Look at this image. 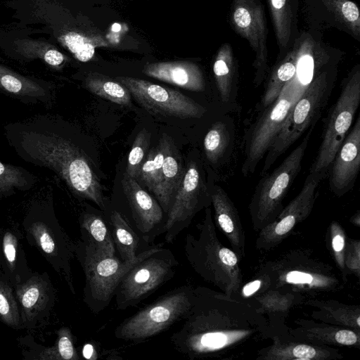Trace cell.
I'll return each instance as SVG.
<instances>
[{"label":"cell","instance_id":"cell-15","mask_svg":"<svg viewBox=\"0 0 360 360\" xmlns=\"http://www.w3.org/2000/svg\"><path fill=\"white\" fill-rule=\"evenodd\" d=\"M326 177L321 173H309L300 192L283 208L275 220L259 231L257 249L270 250L285 239L294 227L311 214L319 191L317 188Z\"/></svg>","mask_w":360,"mask_h":360},{"label":"cell","instance_id":"cell-25","mask_svg":"<svg viewBox=\"0 0 360 360\" xmlns=\"http://www.w3.org/2000/svg\"><path fill=\"white\" fill-rule=\"evenodd\" d=\"M79 224L82 241L100 255H116L110 229L105 215L87 209L80 214Z\"/></svg>","mask_w":360,"mask_h":360},{"label":"cell","instance_id":"cell-20","mask_svg":"<svg viewBox=\"0 0 360 360\" xmlns=\"http://www.w3.org/2000/svg\"><path fill=\"white\" fill-rule=\"evenodd\" d=\"M272 344L258 352L256 360H338L343 358L338 349L273 335Z\"/></svg>","mask_w":360,"mask_h":360},{"label":"cell","instance_id":"cell-35","mask_svg":"<svg viewBox=\"0 0 360 360\" xmlns=\"http://www.w3.org/2000/svg\"><path fill=\"white\" fill-rule=\"evenodd\" d=\"M297 75V63L286 61L274 71L262 95L259 107L264 110L278 97L285 86Z\"/></svg>","mask_w":360,"mask_h":360},{"label":"cell","instance_id":"cell-45","mask_svg":"<svg viewBox=\"0 0 360 360\" xmlns=\"http://www.w3.org/2000/svg\"><path fill=\"white\" fill-rule=\"evenodd\" d=\"M342 13L347 21L352 23L359 22V11L356 5L352 1H346L342 4Z\"/></svg>","mask_w":360,"mask_h":360},{"label":"cell","instance_id":"cell-29","mask_svg":"<svg viewBox=\"0 0 360 360\" xmlns=\"http://www.w3.org/2000/svg\"><path fill=\"white\" fill-rule=\"evenodd\" d=\"M106 217L118 257L131 261L138 254L141 238L117 210H112Z\"/></svg>","mask_w":360,"mask_h":360},{"label":"cell","instance_id":"cell-42","mask_svg":"<svg viewBox=\"0 0 360 360\" xmlns=\"http://www.w3.org/2000/svg\"><path fill=\"white\" fill-rule=\"evenodd\" d=\"M345 265L347 271L357 277L360 275V241L350 239L346 242L345 250Z\"/></svg>","mask_w":360,"mask_h":360},{"label":"cell","instance_id":"cell-46","mask_svg":"<svg viewBox=\"0 0 360 360\" xmlns=\"http://www.w3.org/2000/svg\"><path fill=\"white\" fill-rule=\"evenodd\" d=\"M274 15L278 17L285 11L286 0H271Z\"/></svg>","mask_w":360,"mask_h":360},{"label":"cell","instance_id":"cell-39","mask_svg":"<svg viewBox=\"0 0 360 360\" xmlns=\"http://www.w3.org/2000/svg\"><path fill=\"white\" fill-rule=\"evenodd\" d=\"M150 133L146 129L136 135L128 155L125 173L136 179L140 167L144 161L150 146Z\"/></svg>","mask_w":360,"mask_h":360},{"label":"cell","instance_id":"cell-9","mask_svg":"<svg viewBox=\"0 0 360 360\" xmlns=\"http://www.w3.org/2000/svg\"><path fill=\"white\" fill-rule=\"evenodd\" d=\"M333 89L326 75L312 79L295 101L287 118L266 153L260 176L267 173L276 160L308 129L314 127L328 101Z\"/></svg>","mask_w":360,"mask_h":360},{"label":"cell","instance_id":"cell-4","mask_svg":"<svg viewBox=\"0 0 360 360\" xmlns=\"http://www.w3.org/2000/svg\"><path fill=\"white\" fill-rule=\"evenodd\" d=\"M52 202L51 198L32 202L22 226L28 243L37 248L75 294L71 264L75 243L59 224Z\"/></svg>","mask_w":360,"mask_h":360},{"label":"cell","instance_id":"cell-38","mask_svg":"<svg viewBox=\"0 0 360 360\" xmlns=\"http://www.w3.org/2000/svg\"><path fill=\"white\" fill-rule=\"evenodd\" d=\"M231 55L226 49H221L214 63L213 72L221 101L228 103L233 94V73Z\"/></svg>","mask_w":360,"mask_h":360},{"label":"cell","instance_id":"cell-22","mask_svg":"<svg viewBox=\"0 0 360 360\" xmlns=\"http://www.w3.org/2000/svg\"><path fill=\"white\" fill-rule=\"evenodd\" d=\"M142 72L147 76L187 90L193 91L205 90V84L200 68L190 61L148 63L144 65Z\"/></svg>","mask_w":360,"mask_h":360},{"label":"cell","instance_id":"cell-2","mask_svg":"<svg viewBox=\"0 0 360 360\" xmlns=\"http://www.w3.org/2000/svg\"><path fill=\"white\" fill-rule=\"evenodd\" d=\"M10 147L23 161L53 172L76 196L108 207L103 188L83 150L48 115L4 126Z\"/></svg>","mask_w":360,"mask_h":360},{"label":"cell","instance_id":"cell-3","mask_svg":"<svg viewBox=\"0 0 360 360\" xmlns=\"http://www.w3.org/2000/svg\"><path fill=\"white\" fill-rule=\"evenodd\" d=\"M184 248L190 266L205 282L227 297L238 292L243 282L240 260L219 240L210 207L205 209L204 219L196 225L195 232L186 234Z\"/></svg>","mask_w":360,"mask_h":360},{"label":"cell","instance_id":"cell-8","mask_svg":"<svg viewBox=\"0 0 360 360\" xmlns=\"http://www.w3.org/2000/svg\"><path fill=\"white\" fill-rule=\"evenodd\" d=\"M313 128L302 142L271 174L258 181L249 205L252 225L259 231L273 222L283 210V201L302 168V161Z\"/></svg>","mask_w":360,"mask_h":360},{"label":"cell","instance_id":"cell-44","mask_svg":"<svg viewBox=\"0 0 360 360\" xmlns=\"http://www.w3.org/2000/svg\"><path fill=\"white\" fill-rule=\"evenodd\" d=\"M314 59L309 55L300 58L297 63V74L299 80L304 85H307L313 79Z\"/></svg>","mask_w":360,"mask_h":360},{"label":"cell","instance_id":"cell-1","mask_svg":"<svg viewBox=\"0 0 360 360\" xmlns=\"http://www.w3.org/2000/svg\"><path fill=\"white\" fill-rule=\"evenodd\" d=\"M181 321L170 340L190 359H232L250 340L273 336L270 321L252 304L206 287L194 288L192 304Z\"/></svg>","mask_w":360,"mask_h":360},{"label":"cell","instance_id":"cell-19","mask_svg":"<svg viewBox=\"0 0 360 360\" xmlns=\"http://www.w3.org/2000/svg\"><path fill=\"white\" fill-rule=\"evenodd\" d=\"M289 328V339L317 345L360 347V330L311 320H297Z\"/></svg>","mask_w":360,"mask_h":360},{"label":"cell","instance_id":"cell-31","mask_svg":"<svg viewBox=\"0 0 360 360\" xmlns=\"http://www.w3.org/2000/svg\"><path fill=\"white\" fill-rule=\"evenodd\" d=\"M85 88L104 99L124 106H131V95L126 86L117 80L97 73H89L84 79Z\"/></svg>","mask_w":360,"mask_h":360},{"label":"cell","instance_id":"cell-21","mask_svg":"<svg viewBox=\"0 0 360 360\" xmlns=\"http://www.w3.org/2000/svg\"><path fill=\"white\" fill-rule=\"evenodd\" d=\"M210 198L215 224L228 239L238 259L242 260L245 257V235L236 206L219 186H212Z\"/></svg>","mask_w":360,"mask_h":360},{"label":"cell","instance_id":"cell-32","mask_svg":"<svg viewBox=\"0 0 360 360\" xmlns=\"http://www.w3.org/2000/svg\"><path fill=\"white\" fill-rule=\"evenodd\" d=\"M303 297L296 292L269 288L252 298V304L262 314L286 315L290 309L300 302Z\"/></svg>","mask_w":360,"mask_h":360},{"label":"cell","instance_id":"cell-18","mask_svg":"<svg viewBox=\"0 0 360 360\" xmlns=\"http://www.w3.org/2000/svg\"><path fill=\"white\" fill-rule=\"evenodd\" d=\"M360 168V117L345 136L328 172L329 188L338 197L350 191Z\"/></svg>","mask_w":360,"mask_h":360},{"label":"cell","instance_id":"cell-37","mask_svg":"<svg viewBox=\"0 0 360 360\" xmlns=\"http://www.w3.org/2000/svg\"><path fill=\"white\" fill-rule=\"evenodd\" d=\"M230 132L224 122H214L203 141V148L207 159L212 163H217L224 155L230 143Z\"/></svg>","mask_w":360,"mask_h":360},{"label":"cell","instance_id":"cell-23","mask_svg":"<svg viewBox=\"0 0 360 360\" xmlns=\"http://www.w3.org/2000/svg\"><path fill=\"white\" fill-rule=\"evenodd\" d=\"M21 238L22 234L16 228H6L0 231V269L13 286L25 281L32 274Z\"/></svg>","mask_w":360,"mask_h":360},{"label":"cell","instance_id":"cell-33","mask_svg":"<svg viewBox=\"0 0 360 360\" xmlns=\"http://www.w3.org/2000/svg\"><path fill=\"white\" fill-rule=\"evenodd\" d=\"M36 176L25 168L0 160V196L8 197L18 191L30 190Z\"/></svg>","mask_w":360,"mask_h":360},{"label":"cell","instance_id":"cell-43","mask_svg":"<svg viewBox=\"0 0 360 360\" xmlns=\"http://www.w3.org/2000/svg\"><path fill=\"white\" fill-rule=\"evenodd\" d=\"M260 274L259 278L247 283L243 287L241 286V295L244 299L255 294L259 295L270 288L268 276L262 271H260Z\"/></svg>","mask_w":360,"mask_h":360},{"label":"cell","instance_id":"cell-10","mask_svg":"<svg viewBox=\"0 0 360 360\" xmlns=\"http://www.w3.org/2000/svg\"><path fill=\"white\" fill-rule=\"evenodd\" d=\"M178 266L172 252L160 247L122 276L114 294L117 309L136 307L172 279Z\"/></svg>","mask_w":360,"mask_h":360},{"label":"cell","instance_id":"cell-28","mask_svg":"<svg viewBox=\"0 0 360 360\" xmlns=\"http://www.w3.org/2000/svg\"><path fill=\"white\" fill-rule=\"evenodd\" d=\"M184 173L185 169L182 164L181 158L171 138L162 166L161 198L159 202L166 215L169 212Z\"/></svg>","mask_w":360,"mask_h":360},{"label":"cell","instance_id":"cell-41","mask_svg":"<svg viewBox=\"0 0 360 360\" xmlns=\"http://www.w3.org/2000/svg\"><path fill=\"white\" fill-rule=\"evenodd\" d=\"M30 48H21L22 55L28 58H39L43 60L49 65L58 68L65 61L64 55L54 48H33L28 42Z\"/></svg>","mask_w":360,"mask_h":360},{"label":"cell","instance_id":"cell-40","mask_svg":"<svg viewBox=\"0 0 360 360\" xmlns=\"http://www.w3.org/2000/svg\"><path fill=\"white\" fill-rule=\"evenodd\" d=\"M330 236L332 252L335 263L341 271L342 277L345 279L347 274L345 265L346 235L344 229L338 222L333 221L330 223Z\"/></svg>","mask_w":360,"mask_h":360},{"label":"cell","instance_id":"cell-11","mask_svg":"<svg viewBox=\"0 0 360 360\" xmlns=\"http://www.w3.org/2000/svg\"><path fill=\"white\" fill-rule=\"evenodd\" d=\"M360 103V72H354L344 82L340 94L330 108L322 140L309 173L328 174L333 160L350 129Z\"/></svg>","mask_w":360,"mask_h":360},{"label":"cell","instance_id":"cell-7","mask_svg":"<svg viewBox=\"0 0 360 360\" xmlns=\"http://www.w3.org/2000/svg\"><path fill=\"white\" fill-rule=\"evenodd\" d=\"M194 287L183 285L159 297L124 319L115 328L116 338L140 342L167 330L181 321L193 301Z\"/></svg>","mask_w":360,"mask_h":360},{"label":"cell","instance_id":"cell-26","mask_svg":"<svg viewBox=\"0 0 360 360\" xmlns=\"http://www.w3.org/2000/svg\"><path fill=\"white\" fill-rule=\"evenodd\" d=\"M305 304L314 307L311 316L321 322L360 330V307L333 300L309 299Z\"/></svg>","mask_w":360,"mask_h":360},{"label":"cell","instance_id":"cell-6","mask_svg":"<svg viewBox=\"0 0 360 360\" xmlns=\"http://www.w3.org/2000/svg\"><path fill=\"white\" fill-rule=\"evenodd\" d=\"M260 271L268 276L270 288L300 295H314L341 287L333 267L312 259L304 250L285 252L281 258L266 263Z\"/></svg>","mask_w":360,"mask_h":360},{"label":"cell","instance_id":"cell-13","mask_svg":"<svg viewBox=\"0 0 360 360\" xmlns=\"http://www.w3.org/2000/svg\"><path fill=\"white\" fill-rule=\"evenodd\" d=\"M115 80L152 114L187 119L200 118L206 112L203 106L178 91L131 77L119 76Z\"/></svg>","mask_w":360,"mask_h":360},{"label":"cell","instance_id":"cell-24","mask_svg":"<svg viewBox=\"0 0 360 360\" xmlns=\"http://www.w3.org/2000/svg\"><path fill=\"white\" fill-rule=\"evenodd\" d=\"M50 83L21 75L0 64V91L27 103H48L52 98Z\"/></svg>","mask_w":360,"mask_h":360},{"label":"cell","instance_id":"cell-30","mask_svg":"<svg viewBox=\"0 0 360 360\" xmlns=\"http://www.w3.org/2000/svg\"><path fill=\"white\" fill-rule=\"evenodd\" d=\"M170 139L167 134H162L158 144L147 154L136 178L155 195L158 202L161 198L162 166Z\"/></svg>","mask_w":360,"mask_h":360},{"label":"cell","instance_id":"cell-27","mask_svg":"<svg viewBox=\"0 0 360 360\" xmlns=\"http://www.w3.org/2000/svg\"><path fill=\"white\" fill-rule=\"evenodd\" d=\"M56 340L50 347L26 342L29 349L22 352L24 359L79 360L80 356L75 345V337L70 328L63 326L56 331Z\"/></svg>","mask_w":360,"mask_h":360},{"label":"cell","instance_id":"cell-47","mask_svg":"<svg viewBox=\"0 0 360 360\" xmlns=\"http://www.w3.org/2000/svg\"><path fill=\"white\" fill-rule=\"evenodd\" d=\"M350 221L352 224H354L355 226H360V214L359 211H358L354 215H353Z\"/></svg>","mask_w":360,"mask_h":360},{"label":"cell","instance_id":"cell-36","mask_svg":"<svg viewBox=\"0 0 360 360\" xmlns=\"http://www.w3.org/2000/svg\"><path fill=\"white\" fill-rule=\"evenodd\" d=\"M0 320L15 330L22 328L19 306L13 286L1 273L0 274Z\"/></svg>","mask_w":360,"mask_h":360},{"label":"cell","instance_id":"cell-34","mask_svg":"<svg viewBox=\"0 0 360 360\" xmlns=\"http://www.w3.org/2000/svg\"><path fill=\"white\" fill-rule=\"evenodd\" d=\"M58 40L81 62L90 60L97 47L109 46L107 41L100 36L86 35L75 31L63 33Z\"/></svg>","mask_w":360,"mask_h":360},{"label":"cell","instance_id":"cell-17","mask_svg":"<svg viewBox=\"0 0 360 360\" xmlns=\"http://www.w3.org/2000/svg\"><path fill=\"white\" fill-rule=\"evenodd\" d=\"M13 291L22 328H36L51 315L56 292L47 273L32 272L25 281L14 285Z\"/></svg>","mask_w":360,"mask_h":360},{"label":"cell","instance_id":"cell-12","mask_svg":"<svg viewBox=\"0 0 360 360\" xmlns=\"http://www.w3.org/2000/svg\"><path fill=\"white\" fill-rule=\"evenodd\" d=\"M306 86L295 76L285 86L275 101L264 109L261 116L254 123L245 143V160L241 169L245 176L255 172Z\"/></svg>","mask_w":360,"mask_h":360},{"label":"cell","instance_id":"cell-16","mask_svg":"<svg viewBox=\"0 0 360 360\" xmlns=\"http://www.w3.org/2000/svg\"><path fill=\"white\" fill-rule=\"evenodd\" d=\"M122 186L129 209V215L125 220L143 242L151 245L165 232L167 220L165 212L158 201L140 186L137 180L125 172L122 179Z\"/></svg>","mask_w":360,"mask_h":360},{"label":"cell","instance_id":"cell-14","mask_svg":"<svg viewBox=\"0 0 360 360\" xmlns=\"http://www.w3.org/2000/svg\"><path fill=\"white\" fill-rule=\"evenodd\" d=\"M211 205L210 191L203 186L197 164L190 161L167 215L165 240L172 243L202 207Z\"/></svg>","mask_w":360,"mask_h":360},{"label":"cell","instance_id":"cell-5","mask_svg":"<svg viewBox=\"0 0 360 360\" xmlns=\"http://www.w3.org/2000/svg\"><path fill=\"white\" fill-rule=\"evenodd\" d=\"M75 243V257L85 277L83 301L95 314L109 305L122 276L136 264L163 245V243L153 245L139 252L135 259L123 261L117 255H100L81 239Z\"/></svg>","mask_w":360,"mask_h":360}]
</instances>
